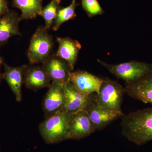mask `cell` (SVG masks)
Instances as JSON below:
<instances>
[{
	"instance_id": "1",
	"label": "cell",
	"mask_w": 152,
	"mask_h": 152,
	"mask_svg": "<svg viewBox=\"0 0 152 152\" xmlns=\"http://www.w3.org/2000/svg\"><path fill=\"white\" fill-rule=\"evenodd\" d=\"M122 134L141 145L152 141V107L141 109L121 117Z\"/></svg>"
},
{
	"instance_id": "2",
	"label": "cell",
	"mask_w": 152,
	"mask_h": 152,
	"mask_svg": "<svg viewBox=\"0 0 152 152\" xmlns=\"http://www.w3.org/2000/svg\"><path fill=\"white\" fill-rule=\"evenodd\" d=\"M74 114L58 112L41 123L40 132L47 143H57L69 139V129Z\"/></svg>"
},
{
	"instance_id": "3",
	"label": "cell",
	"mask_w": 152,
	"mask_h": 152,
	"mask_svg": "<svg viewBox=\"0 0 152 152\" xmlns=\"http://www.w3.org/2000/svg\"><path fill=\"white\" fill-rule=\"evenodd\" d=\"M126 89L115 81L109 78L103 79L99 89L94 95L96 103L105 110L115 112L120 118L125 115L121 109Z\"/></svg>"
},
{
	"instance_id": "4",
	"label": "cell",
	"mask_w": 152,
	"mask_h": 152,
	"mask_svg": "<svg viewBox=\"0 0 152 152\" xmlns=\"http://www.w3.org/2000/svg\"><path fill=\"white\" fill-rule=\"evenodd\" d=\"M53 38L45 26L38 28L31 39L27 56L31 64L45 61L54 53Z\"/></svg>"
},
{
	"instance_id": "5",
	"label": "cell",
	"mask_w": 152,
	"mask_h": 152,
	"mask_svg": "<svg viewBox=\"0 0 152 152\" xmlns=\"http://www.w3.org/2000/svg\"><path fill=\"white\" fill-rule=\"evenodd\" d=\"M97 61L118 78L126 81V84L152 75V64L134 61L118 64H110L99 59Z\"/></svg>"
},
{
	"instance_id": "6",
	"label": "cell",
	"mask_w": 152,
	"mask_h": 152,
	"mask_svg": "<svg viewBox=\"0 0 152 152\" xmlns=\"http://www.w3.org/2000/svg\"><path fill=\"white\" fill-rule=\"evenodd\" d=\"M42 64V67L52 82H56L64 86L70 82L71 72L68 64L55 53Z\"/></svg>"
},
{
	"instance_id": "7",
	"label": "cell",
	"mask_w": 152,
	"mask_h": 152,
	"mask_svg": "<svg viewBox=\"0 0 152 152\" xmlns=\"http://www.w3.org/2000/svg\"><path fill=\"white\" fill-rule=\"evenodd\" d=\"M103 79L98 77L86 71L71 72L69 81L78 91L85 96L97 93Z\"/></svg>"
},
{
	"instance_id": "8",
	"label": "cell",
	"mask_w": 152,
	"mask_h": 152,
	"mask_svg": "<svg viewBox=\"0 0 152 152\" xmlns=\"http://www.w3.org/2000/svg\"><path fill=\"white\" fill-rule=\"evenodd\" d=\"M64 86L56 82H52L43 102V109L46 118L58 112L64 111Z\"/></svg>"
},
{
	"instance_id": "9",
	"label": "cell",
	"mask_w": 152,
	"mask_h": 152,
	"mask_svg": "<svg viewBox=\"0 0 152 152\" xmlns=\"http://www.w3.org/2000/svg\"><path fill=\"white\" fill-rule=\"evenodd\" d=\"M91 122L96 130H101L120 117L117 113L105 110L98 106L95 100L94 95H90L89 99L85 108Z\"/></svg>"
},
{
	"instance_id": "10",
	"label": "cell",
	"mask_w": 152,
	"mask_h": 152,
	"mask_svg": "<svg viewBox=\"0 0 152 152\" xmlns=\"http://www.w3.org/2000/svg\"><path fill=\"white\" fill-rule=\"evenodd\" d=\"M96 130L84 110L74 114L70 124L69 139L79 140L94 133Z\"/></svg>"
},
{
	"instance_id": "11",
	"label": "cell",
	"mask_w": 152,
	"mask_h": 152,
	"mask_svg": "<svg viewBox=\"0 0 152 152\" xmlns=\"http://www.w3.org/2000/svg\"><path fill=\"white\" fill-rule=\"evenodd\" d=\"M21 20L16 12L10 10L0 18V50L12 37L22 36L19 26Z\"/></svg>"
},
{
	"instance_id": "12",
	"label": "cell",
	"mask_w": 152,
	"mask_h": 152,
	"mask_svg": "<svg viewBox=\"0 0 152 152\" xmlns=\"http://www.w3.org/2000/svg\"><path fill=\"white\" fill-rule=\"evenodd\" d=\"M58 48L56 55L65 61L71 72L73 71L82 46L78 41L68 37H57Z\"/></svg>"
},
{
	"instance_id": "13",
	"label": "cell",
	"mask_w": 152,
	"mask_h": 152,
	"mask_svg": "<svg viewBox=\"0 0 152 152\" xmlns=\"http://www.w3.org/2000/svg\"><path fill=\"white\" fill-rule=\"evenodd\" d=\"M52 81L42 66L26 65L24 73V84L28 88L37 91L49 88Z\"/></svg>"
},
{
	"instance_id": "14",
	"label": "cell",
	"mask_w": 152,
	"mask_h": 152,
	"mask_svg": "<svg viewBox=\"0 0 152 152\" xmlns=\"http://www.w3.org/2000/svg\"><path fill=\"white\" fill-rule=\"evenodd\" d=\"M64 111L75 113L84 110L89 99V96L83 95L78 91L70 82L64 86Z\"/></svg>"
},
{
	"instance_id": "15",
	"label": "cell",
	"mask_w": 152,
	"mask_h": 152,
	"mask_svg": "<svg viewBox=\"0 0 152 152\" xmlns=\"http://www.w3.org/2000/svg\"><path fill=\"white\" fill-rule=\"evenodd\" d=\"M125 89L131 97L145 103L152 104V75L126 84Z\"/></svg>"
},
{
	"instance_id": "16",
	"label": "cell",
	"mask_w": 152,
	"mask_h": 152,
	"mask_svg": "<svg viewBox=\"0 0 152 152\" xmlns=\"http://www.w3.org/2000/svg\"><path fill=\"white\" fill-rule=\"evenodd\" d=\"M4 72L2 74V79L5 80L15 94L18 102L22 100V87L24 84V73L26 65L13 67L3 62Z\"/></svg>"
},
{
	"instance_id": "17",
	"label": "cell",
	"mask_w": 152,
	"mask_h": 152,
	"mask_svg": "<svg viewBox=\"0 0 152 152\" xmlns=\"http://www.w3.org/2000/svg\"><path fill=\"white\" fill-rule=\"evenodd\" d=\"M43 0H12V6L20 10L22 20H28L39 15L42 7Z\"/></svg>"
},
{
	"instance_id": "18",
	"label": "cell",
	"mask_w": 152,
	"mask_h": 152,
	"mask_svg": "<svg viewBox=\"0 0 152 152\" xmlns=\"http://www.w3.org/2000/svg\"><path fill=\"white\" fill-rule=\"evenodd\" d=\"M80 5L76 0H72L71 4L66 7H60L57 11L56 16L53 22L52 29L57 31L64 23L71 20H73L77 17L75 13L76 8Z\"/></svg>"
},
{
	"instance_id": "19",
	"label": "cell",
	"mask_w": 152,
	"mask_h": 152,
	"mask_svg": "<svg viewBox=\"0 0 152 152\" xmlns=\"http://www.w3.org/2000/svg\"><path fill=\"white\" fill-rule=\"evenodd\" d=\"M61 0H51V1L43 7L39 15L45 20V27L48 30L52 27L53 22L56 18L57 11L60 7Z\"/></svg>"
},
{
	"instance_id": "20",
	"label": "cell",
	"mask_w": 152,
	"mask_h": 152,
	"mask_svg": "<svg viewBox=\"0 0 152 152\" xmlns=\"http://www.w3.org/2000/svg\"><path fill=\"white\" fill-rule=\"evenodd\" d=\"M81 2L82 7L89 18L104 12L97 0H81Z\"/></svg>"
},
{
	"instance_id": "21",
	"label": "cell",
	"mask_w": 152,
	"mask_h": 152,
	"mask_svg": "<svg viewBox=\"0 0 152 152\" xmlns=\"http://www.w3.org/2000/svg\"><path fill=\"white\" fill-rule=\"evenodd\" d=\"M10 10L8 0H0V18Z\"/></svg>"
},
{
	"instance_id": "22",
	"label": "cell",
	"mask_w": 152,
	"mask_h": 152,
	"mask_svg": "<svg viewBox=\"0 0 152 152\" xmlns=\"http://www.w3.org/2000/svg\"><path fill=\"white\" fill-rule=\"evenodd\" d=\"M3 62H4V61H3V57L0 56V69H1V64H3ZM2 79V74L1 73V70H0V85H1V82Z\"/></svg>"
}]
</instances>
